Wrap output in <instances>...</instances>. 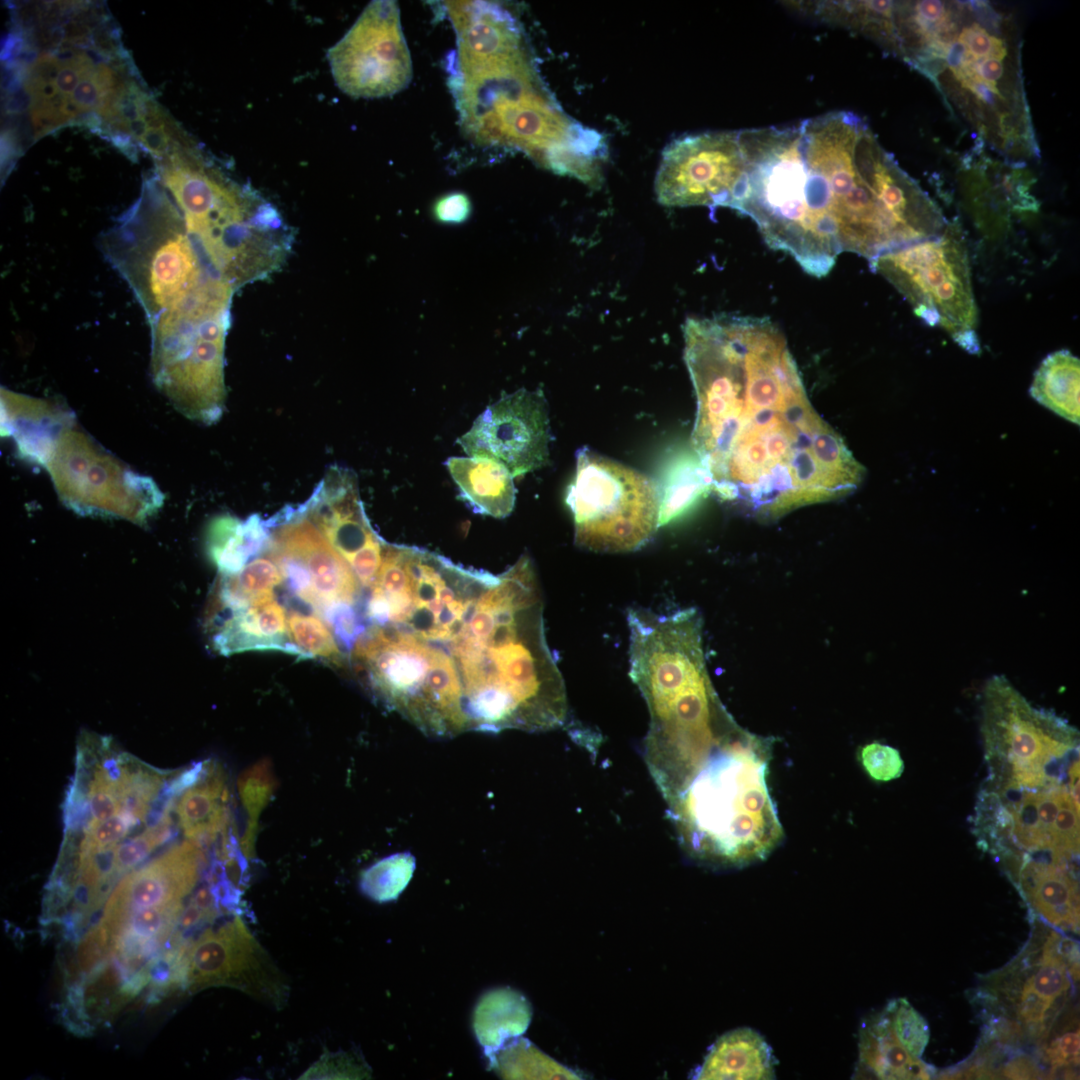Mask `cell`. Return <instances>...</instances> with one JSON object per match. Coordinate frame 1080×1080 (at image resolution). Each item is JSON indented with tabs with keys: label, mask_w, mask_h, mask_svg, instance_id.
<instances>
[{
	"label": "cell",
	"mask_w": 1080,
	"mask_h": 1080,
	"mask_svg": "<svg viewBox=\"0 0 1080 1080\" xmlns=\"http://www.w3.org/2000/svg\"><path fill=\"white\" fill-rule=\"evenodd\" d=\"M683 335L692 444L722 499L777 518L859 487L864 467L811 404L776 324L719 314L688 318Z\"/></svg>",
	"instance_id": "1"
},
{
	"label": "cell",
	"mask_w": 1080,
	"mask_h": 1080,
	"mask_svg": "<svg viewBox=\"0 0 1080 1080\" xmlns=\"http://www.w3.org/2000/svg\"><path fill=\"white\" fill-rule=\"evenodd\" d=\"M738 138L744 169L729 208L811 276H826L841 253L870 264L944 229L939 208L852 112L738 130Z\"/></svg>",
	"instance_id": "2"
},
{
	"label": "cell",
	"mask_w": 1080,
	"mask_h": 1080,
	"mask_svg": "<svg viewBox=\"0 0 1080 1080\" xmlns=\"http://www.w3.org/2000/svg\"><path fill=\"white\" fill-rule=\"evenodd\" d=\"M389 626L448 659L470 731L538 732L567 724L566 688L546 641L529 555L498 575L427 550L412 555Z\"/></svg>",
	"instance_id": "3"
},
{
	"label": "cell",
	"mask_w": 1080,
	"mask_h": 1080,
	"mask_svg": "<svg viewBox=\"0 0 1080 1080\" xmlns=\"http://www.w3.org/2000/svg\"><path fill=\"white\" fill-rule=\"evenodd\" d=\"M31 24L25 39L15 36L16 52L25 57L11 68L15 97L10 112L25 109L37 139L68 124L101 118L122 87L134 77L107 20L79 11L57 10Z\"/></svg>",
	"instance_id": "4"
},
{
	"label": "cell",
	"mask_w": 1080,
	"mask_h": 1080,
	"mask_svg": "<svg viewBox=\"0 0 1080 1080\" xmlns=\"http://www.w3.org/2000/svg\"><path fill=\"white\" fill-rule=\"evenodd\" d=\"M765 754L755 738L736 730L667 803L690 858L716 868L740 867L778 845L783 831L766 782Z\"/></svg>",
	"instance_id": "5"
},
{
	"label": "cell",
	"mask_w": 1080,
	"mask_h": 1080,
	"mask_svg": "<svg viewBox=\"0 0 1080 1080\" xmlns=\"http://www.w3.org/2000/svg\"><path fill=\"white\" fill-rule=\"evenodd\" d=\"M156 164L158 181L222 280L237 290L283 266L292 230L255 189L207 160L194 141Z\"/></svg>",
	"instance_id": "6"
},
{
	"label": "cell",
	"mask_w": 1080,
	"mask_h": 1080,
	"mask_svg": "<svg viewBox=\"0 0 1080 1080\" xmlns=\"http://www.w3.org/2000/svg\"><path fill=\"white\" fill-rule=\"evenodd\" d=\"M234 292L222 279H210L148 322L155 386L180 414L206 425L225 410L224 353Z\"/></svg>",
	"instance_id": "7"
},
{
	"label": "cell",
	"mask_w": 1080,
	"mask_h": 1080,
	"mask_svg": "<svg viewBox=\"0 0 1080 1080\" xmlns=\"http://www.w3.org/2000/svg\"><path fill=\"white\" fill-rule=\"evenodd\" d=\"M99 245L148 322L210 279L220 278L157 178L144 182L139 198L101 235Z\"/></svg>",
	"instance_id": "8"
},
{
	"label": "cell",
	"mask_w": 1080,
	"mask_h": 1080,
	"mask_svg": "<svg viewBox=\"0 0 1080 1080\" xmlns=\"http://www.w3.org/2000/svg\"><path fill=\"white\" fill-rule=\"evenodd\" d=\"M988 776L982 787L1069 785L1079 760V731L1051 709L1034 707L1004 675L982 690L981 725Z\"/></svg>",
	"instance_id": "9"
},
{
	"label": "cell",
	"mask_w": 1080,
	"mask_h": 1080,
	"mask_svg": "<svg viewBox=\"0 0 1080 1080\" xmlns=\"http://www.w3.org/2000/svg\"><path fill=\"white\" fill-rule=\"evenodd\" d=\"M32 464L45 468L61 502L82 515L143 523L163 504L156 482L131 469L77 423L69 410L49 427Z\"/></svg>",
	"instance_id": "10"
},
{
	"label": "cell",
	"mask_w": 1080,
	"mask_h": 1080,
	"mask_svg": "<svg viewBox=\"0 0 1080 1080\" xmlns=\"http://www.w3.org/2000/svg\"><path fill=\"white\" fill-rule=\"evenodd\" d=\"M566 492L575 543L601 553L633 552L659 526L660 493L644 474L587 447L577 451Z\"/></svg>",
	"instance_id": "11"
},
{
	"label": "cell",
	"mask_w": 1080,
	"mask_h": 1080,
	"mask_svg": "<svg viewBox=\"0 0 1080 1080\" xmlns=\"http://www.w3.org/2000/svg\"><path fill=\"white\" fill-rule=\"evenodd\" d=\"M869 266L906 298L925 324L941 327L963 349L979 353L968 251L956 227L885 253Z\"/></svg>",
	"instance_id": "12"
},
{
	"label": "cell",
	"mask_w": 1080,
	"mask_h": 1080,
	"mask_svg": "<svg viewBox=\"0 0 1080 1080\" xmlns=\"http://www.w3.org/2000/svg\"><path fill=\"white\" fill-rule=\"evenodd\" d=\"M1078 979L1077 943L1038 922L1019 955L986 980L982 998L1003 1013L992 1021L1005 1025L1018 1041L1042 1044Z\"/></svg>",
	"instance_id": "13"
},
{
	"label": "cell",
	"mask_w": 1080,
	"mask_h": 1080,
	"mask_svg": "<svg viewBox=\"0 0 1080 1080\" xmlns=\"http://www.w3.org/2000/svg\"><path fill=\"white\" fill-rule=\"evenodd\" d=\"M336 86L352 98H382L404 90L413 76L396 1H371L326 54Z\"/></svg>",
	"instance_id": "14"
},
{
	"label": "cell",
	"mask_w": 1080,
	"mask_h": 1080,
	"mask_svg": "<svg viewBox=\"0 0 1080 1080\" xmlns=\"http://www.w3.org/2000/svg\"><path fill=\"white\" fill-rule=\"evenodd\" d=\"M266 520L270 528L266 552L294 595L320 615L338 604L357 605L361 584L299 505H287Z\"/></svg>",
	"instance_id": "15"
},
{
	"label": "cell",
	"mask_w": 1080,
	"mask_h": 1080,
	"mask_svg": "<svg viewBox=\"0 0 1080 1080\" xmlns=\"http://www.w3.org/2000/svg\"><path fill=\"white\" fill-rule=\"evenodd\" d=\"M218 986L238 989L277 1008L288 996L283 976L239 916L189 940L184 988L195 993Z\"/></svg>",
	"instance_id": "16"
},
{
	"label": "cell",
	"mask_w": 1080,
	"mask_h": 1080,
	"mask_svg": "<svg viewBox=\"0 0 1080 1080\" xmlns=\"http://www.w3.org/2000/svg\"><path fill=\"white\" fill-rule=\"evenodd\" d=\"M743 169L738 131L681 137L664 151L656 175L657 200L673 207H728Z\"/></svg>",
	"instance_id": "17"
},
{
	"label": "cell",
	"mask_w": 1080,
	"mask_h": 1080,
	"mask_svg": "<svg viewBox=\"0 0 1080 1080\" xmlns=\"http://www.w3.org/2000/svg\"><path fill=\"white\" fill-rule=\"evenodd\" d=\"M549 441L544 395L521 389L488 406L457 443L467 455L496 460L517 477L548 462Z\"/></svg>",
	"instance_id": "18"
},
{
	"label": "cell",
	"mask_w": 1080,
	"mask_h": 1080,
	"mask_svg": "<svg viewBox=\"0 0 1080 1080\" xmlns=\"http://www.w3.org/2000/svg\"><path fill=\"white\" fill-rule=\"evenodd\" d=\"M299 507L345 559L363 587L378 574L385 542L370 525L359 496L357 477L332 465Z\"/></svg>",
	"instance_id": "19"
},
{
	"label": "cell",
	"mask_w": 1080,
	"mask_h": 1080,
	"mask_svg": "<svg viewBox=\"0 0 1080 1080\" xmlns=\"http://www.w3.org/2000/svg\"><path fill=\"white\" fill-rule=\"evenodd\" d=\"M202 862L195 841L173 846L122 877L108 896L100 921L110 931L139 910L181 903L196 885Z\"/></svg>",
	"instance_id": "20"
},
{
	"label": "cell",
	"mask_w": 1080,
	"mask_h": 1080,
	"mask_svg": "<svg viewBox=\"0 0 1080 1080\" xmlns=\"http://www.w3.org/2000/svg\"><path fill=\"white\" fill-rule=\"evenodd\" d=\"M1010 878L1031 915L1061 932L1078 933V860L1052 853L1023 855Z\"/></svg>",
	"instance_id": "21"
},
{
	"label": "cell",
	"mask_w": 1080,
	"mask_h": 1080,
	"mask_svg": "<svg viewBox=\"0 0 1080 1080\" xmlns=\"http://www.w3.org/2000/svg\"><path fill=\"white\" fill-rule=\"evenodd\" d=\"M220 615H223L221 624L216 625L213 635V645L219 653L276 650L304 658L291 641L284 608L274 597L217 612Z\"/></svg>",
	"instance_id": "22"
},
{
	"label": "cell",
	"mask_w": 1080,
	"mask_h": 1080,
	"mask_svg": "<svg viewBox=\"0 0 1080 1080\" xmlns=\"http://www.w3.org/2000/svg\"><path fill=\"white\" fill-rule=\"evenodd\" d=\"M858 1051L855 1078L930 1079L933 1075L931 1066L904 1048L884 1008L861 1024Z\"/></svg>",
	"instance_id": "23"
},
{
	"label": "cell",
	"mask_w": 1080,
	"mask_h": 1080,
	"mask_svg": "<svg viewBox=\"0 0 1080 1080\" xmlns=\"http://www.w3.org/2000/svg\"><path fill=\"white\" fill-rule=\"evenodd\" d=\"M776 1059L765 1039L751 1028L719 1037L694 1074L695 1079H773Z\"/></svg>",
	"instance_id": "24"
},
{
	"label": "cell",
	"mask_w": 1080,
	"mask_h": 1080,
	"mask_svg": "<svg viewBox=\"0 0 1080 1080\" xmlns=\"http://www.w3.org/2000/svg\"><path fill=\"white\" fill-rule=\"evenodd\" d=\"M445 464L473 511L495 518L510 515L515 505L514 476L504 464L472 456L451 457Z\"/></svg>",
	"instance_id": "25"
},
{
	"label": "cell",
	"mask_w": 1080,
	"mask_h": 1080,
	"mask_svg": "<svg viewBox=\"0 0 1080 1080\" xmlns=\"http://www.w3.org/2000/svg\"><path fill=\"white\" fill-rule=\"evenodd\" d=\"M270 541L266 519L252 514L240 520L229 514L214 518L207 531V551L221 576L240 572L245 565L262 554Z\"/></svg>",
	"instance_id": "26"
},
{
	"label": "cell",
	"mask_w": 1080,
	"mask_h": 1080,
	"mask_svg": "<svg viewBox=\"0 0 1080 1080\" xmlns=\"http://www.w3.org/2000/svg\"><path fill=\"white\" fill-rule=\"evenodd\" d=\"M532 1017L528 1000L518 991L500 988L485 994L474 1011V1031L490 1055L525 1033Z\"/></svg>",
	"instance_id": "27"
},
{
	"label": "cell",
	"mask_w": 1080,
	"mask_h": 1080,
	"mask_svg": "<svg viewBox=\"0 0 1080 1080\" xmlns=\"http://www.w3.org/2000/svg\"><path fill=\"white\" fill-rule=\"evenodd\" d=\"M227 797L221 777L205 764L201 776L181 792L176 804L186 835L195 842L216 835L226 822Z\"/></svg>",
	"instance_id": "28"
},
{
	"label": "cell",
	"mask_w": 1080,
	"mask_h": 1080,
	"mask_svg": "<svg viewBox=\"0 0 1080 1080\" xmlns=\"http://www.w3.org/2000/svg\"><path fill=\"white\" fill-rule=\"evenodd\" d=\"M1079 358L1069 350L1050 353L1034 374L1030 395L1057 415L1079 424Z\"/></svg>",
	"instance_id": "29"
},
{
	"label": "cell",
	"mask_w": 1080,
	"mask_h": 1080,
	"mask_svg": "<svg viewBox=\"0 0 1080 1080\" xmlns=\"http://www.w3.org/2000/svg\"><path fill=\"white\" fill-rule=\"evenodd\" d=\"M282 582L280 569L264 551L237 574L221 576L216 599L218 612L274 597L275 588Z\"/></svg>",
	"instance_id": "30"
},
{
	"label": "cell",
	"mask_w": 1080,
	"mask_h": 1080,
	"mask_svg": "<svg viewBox=\"0 0 1080 1080\" xmlns=\"http://www.w3.org/2000/svg\"><path fill=\"white\" fill-rule=\"evenodd\" d=\"M709 488L710 479L697 455L682 458L672 469L666 490L660 495L659 526L680 516Z\"/></svg>",
	"instance_id": "31"
},
{
	"label": "cell",
	"mask_w": 1080,
	"mask_h": 1080,
	"mask_svg": "<svg viewBox=\"0 0 1080 1080\" xmlns=\"http://www.w3.org/2000/svg\"><path fill=\"white\" fill-rule=\"evenodd\" d=\"M414 870L415 858L409 853H397L363 871L360 888L376 902H389L397 899L406 888Z\"/></svg>",
	"instance_id": "32"
},
{
	"label": "cell",
	"mask_w": 1080,
	"mask_h": 1080,
	"mask_svg": "<svg viewBox=\"0 0 1080 1080\" xmlns=\"http://www.w3.org/2000/svg\"><path fill=\"white\" fill-rule=\"evenodd\" d=\"M287 626L292 643L304 658L316 657L336 666L344 664L336 638L319 617L295 611L287 618Z\"/></svg>",
	"instance_id": "33"
},
{
	"label": "cell",
	"mask_w": 1080,
	"mask_h": 1080,
	"mask_svg": "<svg viewBox=\"0 0 1080 1080\" xmlns=\"http://www.w3.org/2000/svg\"><path fill=\"white\" fill-rule=\"evenodd\" d=\"M173 807L174 800H171L163 816L154 825L117 845L114 852V867L118 877L127 874L172 837L171 811Z\"/></svg>",
	"instance_id": "34"
},
{
	"label": "cell",
	"mask_w": 1080,
	"mask_h": 1080,
	"mask_svg": "<svg viewBox=\"0 0 1080 1080\" xmlns=\"http://www.w3.org/2000/svg\"><path fill=\"white\" fill-rule=\"evenodd\" d=\"M506 1067L510 1078L520 1079H579L578 1075L521 1039L506 1051Z\"/></svg>",
	"instance_id": "35"
},
{
	"label": "cell",
	"mask_w": 1080,
	"mask_h": 1080,
	"mask_svg": "<svg viewBox=\"0 0 1080 1080\" xmlns=\"http://www.w3.org/2000/svg\"><path fill=\"white\" fill-rule=\"evenodd\" d=\"M884 1010L904 1048L912 1057L921 1059L930 1036L926 1020L905 998L891 1000Z\"/></svg>",
	"instance_id": "36"
},
{
	"label": "cell",
	"mask_w": 1080,
	"mask_h": 1080,
	"mask_svg": "<svg viewBox=\"0 0 1080 1080\" xmlns=\"http://www.w3.org/2000/svg\"><path fill=\"white\" fill-rule=\"evenodd\" d=\"M859 760L868 776L878 782L895 780L904 771V761L900 752L879 742L863 746L859 752Z\"/></svg>",
	"instance_id": "37"
},
{
	"label": "cell",
	"mask_w": 1080,
	"mask_h": 1080,
	"mask_svg": "<svg viewBox=\"0 0 1080 1080\" xmlns=\"http://www.w3.org/2000/svg\"><path fill=\"white\" fill-rule=\"evenodd\" d=\"M111 943V934L99 921L77 943L74 974L83 979L103 963L111 953Z\"/></svg>",
	"instance_id": "38"
},
{
	"label": "cell",
	"mask_w": 1080,
	"mask_h": 1080,
	"mask_svg": "<svg viewBox=\"0 0 1080 1080\" xmlns=\"http://www.w3.org/2000/svg\"><path fill=\"white\" fill-rule=\"evenodd\" d=\"M1075 1022L1068 1028H1060V1034L1055 1036L1049 1044L1042 1047L1043 1058L1049 1063L1055 1072L1061 1069H1070L1079 1064V1029Z\"/></svg>",
	"instance_id": "39"
},
{
	"label": "cell",
	"mask_w": 1080,
	"mask_h": 1080,
	"mask_svg": "<svg viewBox=\"0 0 1080 1080\" xmlns=\"http://www.w3.org/2000/svg\"><path fill=\"white\" fill-rule=\"evenodd\" d=\"M958 41L965 47L967 61L987 58L1001 60L1006 54L1003 41L989 35L978 24L964 28L958 37Z\"/></svg>",
	"instance_id": "40"
},
{
	"label": "cell",
	"mask_w": 1080,
	"mask_h": 1080,
	"mask_svg": "<svg viewBox=\"0 0 1080 1080\" xmlns=\"http://www.w3.org/2000/svg\"><path fill=\"white\" fill-rule=\"evenodd\" d=\"M355 1069L348 1054L325 1052L299 1079L356 1078Z\"/></svg>",
	"instance_id": "41"
},
{
	"label": "cell",
	"mask_w": 1080,
	"mask_h": 1080,
	"mask_svg": "<svg viewBox=\"0 0 1080 1080\" xmlns=\"http://www.w3.org/2000/svg\"><path fill=\"white\" fill-rule=\"evenodd\" d=\"M1044 1074L1038 1067L1035 1060L1028 1055H1018L1008 1061L1002 1070L999 1071V1076L1006 1079H1035L1042 1078Z\"/></svg>",
	"instance_id": "42"
},
{
	"label": "cell",
	"mask_w": 1080,
	"mask_h": 1080,
	"mask_svg": "<svg viewBox=\"0 0 1080 1080\" xmlns=\"http://www.w3.org/2000/svg\"><path fill=\"white\" fill-rule=\"evenodd\" d=\"M469 201L462 194L446 196L435 207L437 217L443 221H460L469 213Z\"/></svg>",
	"instance_id": "43"
},
{
	"label": "cell",
	"mask_w": 1080,
	"mask_h": 1080,
	"mask_svg": "<svg viewBox=\"0 0 1080 1080\" xmlns=\"http://www.w3.org/2000/svg\"><path fill=\"white\" fill-rule=\"evenodd\" d=\"M916 18L926 22H937L945 18V7L938 0H923L915 5Z\"/></svg>",
	"instance_id": "44"
}]
</instances>
